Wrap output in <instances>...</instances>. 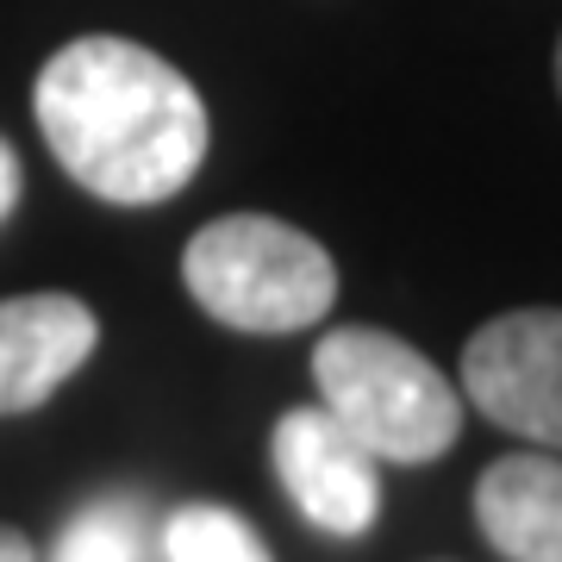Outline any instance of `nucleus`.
<instances>
[{
	"mask_svg": "<svg viewBox=\"0 0 562 562\" xmlns=\"http://www.w3.org/2000/svg\"><path fill=\"white\" fill-rule=\"evenodd\" d=\"M38 132L69 176L113 206H157L206 162V101L132 38H76L38 69Z\"/></svg>",
	"mask_w": 562,
	"mask_h": 562,
	"instance_id": "nucleus-1",
	"label": "nucleus"
},
{
	"mask_svg": "<svg viewBox=\"0 0 562 562\" xmlns=\"http://www.w3.org/2000/svg\"><path fill=\"white\" fill-rule=\"evenodd\" d=\"M319 406L369 450L375 462H438L462 438V394L425 350L394 331L338 325L313 350Z\"/></svg>",
	"mask_w": 562,
	"mask_h": 562,
	"instance_id": "nucleus-2",
	"label": "nucleus"
},
{
	"mask_svg": "<svg viewBox=\"0 0 562 562\" xmlns=\"http://www.w3.org/2000/svg\"><path fill=\"white\" fill-rule=\"evenodd\" d=\"M181 281L232 331H301L338 301V262L301 225L269 213H225L188 238Z\"/></svg>",
	"mask_w": 562,
	"mask_h": 562,
	"instance_id": "nucleus-3",
	"label": "nucleus"
},
{
	"mask_svg": "<svg viewBox=\"0 0 562 562\" xmlns=\"http://www.w3.org/2000/svg\"><path fill=\"white\" fill-rule=\"evenodd\" d=\"M462 394L501 431L562 450V306L487 319L462 350Z\"/></svg>",
	"mask_w": 562,
	"mask_h": 562,
	"instance_id": "nucleus-4",
	"label": "nucleus"
},
{
	"mask_svg": "<svg viewBox=\"0 0 562 562\" xmlns=\"http://www.w3.org/2000/svg\"><path fill=\"white\" fill-rule=\"evenodd\" d=\"M269 450H276V475L288 487V501L301 506L319 531H331V538H362L375 525V506H382L375 457L325 406L281 413Z\"/></svg>",
	"mask_w": 562,
	"mask_h": 562,
	"instance_id": "nucleus-5",
	"label": "nucleus"
},
{
	"mask_svg": "<svg viewBox=\"0 0 562 562\" xmlns=\"http://www.w3.org/2000/svg\"><path fill=\"white\" fill-rule=\"evenodd\" d=\"M101 344V319L76 294L0 301V419L32 413L57 394Z\"/></svg>",
	"mask_w": 562,
	"mask_h": 562,
	"instance_id": "nucleus-6",
	"label": "nucleus"
},
{
	"mask_svg": "<svg viewBox=\"0 0 562 562\" xmlns=\"http://www.w3.org/2000/svg\"><path fill=\"white\" fill-rule=\"evenodd\" d=\"M475 519L506 562H562V462L501 457L475 482Z\"/></svg>",
	"mask_w": 562,
	"mask_h": 562,
	"instance_id": "nucleus-7",
	"label": "nucleus"
},
{
	"mask_svg": "<svg viewBox=\"0 0 562 562\" xmlns=\"http://www.w3.org/2000/svg\"><path fill=\"white\" fill-rule=\"evenodd\" d=\"M162 557L169 562H269L262 538L232 506H181L162 525Z\"/></svg>",
	"mask_w": 562,
	"mask_h": 562,
	"instance_id": "nucleus-8",
	"label": "nucleus"
},
{
	"mask_svg": "<svg viewBox=\"0 0 562 562\" xmlns=\"http://www.w3.org/2000/svg\"><path fill=\"white\" fill-rule=\"evenodd\" d=\"M144 550H150V531L132 506H88L57 538L50 562H144Z\"/></svg>",
	"mask_w": 562,
	"mask_h": 562,
	"instance_id": "nucleus-9",
	"label": "nucleus"
},
{
	"mask_svg": "<svg viewBox=\"0 0 562 562\" xmlns=\"http://www.w3.org/2000/svg\"><path fill=\"white\" fill-rule=\"evenodd\" d=\"M13 201H20V162H13L7 144H0V220L13 213Z\"/></svg>",
	"mask_w": 562,
	"mask_h": 562,
	"instance_id": "nucleus-10",
	"label": "nucleus"
},
{
	"mask_svg": "<svg viewBox=\"0 0 562 562\" xmlns=\"http://www.w3.org/2000/svg\"><path fill=\"white\" fill-rule=\"evenodd\" d=\"M0 562H38V550H32L20 531H7V525H0Z\"/></svg>",
	"mask_w": 562,
	"mask_h": 562,
	"instance_id": "nucleus-11",
	"label": "nucleus"
},
{
	"mask_svg": "<svg viewBox=\"0 0 562 562\" xmlns=\"http://www.w3.org/2000/svg\"><path fill=\"white\" fill-rule=\"evenodd\" d=\"M557 88H562V44H557Z\"/></svg>",
	"mask_w": 562,
	"mask_h": 562,
	"instance_id": "nucleus-12",
	"label": "nucleus"
}]
</instances>
